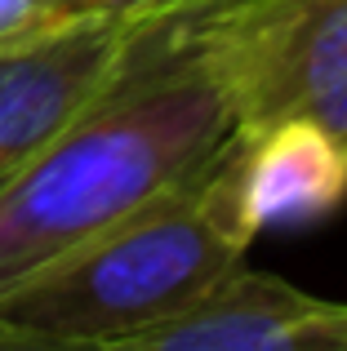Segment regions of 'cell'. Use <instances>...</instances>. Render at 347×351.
Instances as JSON below:
<instances>
[{
	"instance_id": "8992f818",
	"label": "cell",
	"mask_w": 347,
	"mask_h": 351,
	"mask_svg": "<svg viewBox=\"0 0 347 351\" xmlns=\"http://www.w3.org/2000/svg\"><path fill=\"white\" fill-rule=\"evenodd\" d=\"M236 169L254 232L325 223L347 209V129L312 116L236 129Z\"/></svg>"
},
{
	"instance_id": "7a4b0ae2",
	"label": "cell",
	"mask_w": 347,
	"mask_h": 351,
	"mask_svg": "<svg viewBox=\"0 0 347 351\" xmlns=\"http://www.w3.org/2000/svg\"><path fill=\"white\" fill-rule=\"evenodd\" d=\"M254 223L241 205L236 129L205 165L89 245L0 293V347H107L191 307L245 263Z\"/></svg>"
},
{
	"instance_id": "ba28073f",
	"label": "cell",
	"mask_w": 347,
	"mask_h": 351,
	"mask_svg": "<svg viewBox=\"0 0 347 351\" xmlns=\"http://www.w3.org/2000/svg\"><path fill=\"white\" fill-rule=\"evenodd\" d=\"M45 9H49V0H0V45L40 32Z\"/></svg>"
},
{
	"instance_id": "52a82bcc",
	"label": "cell",
	"mask_w": 347,
	"mask_h": 351,
	"mask_svg": "<svg viewBox=\"0 0 347 351\" xmlns=\"http://www.w3.org/2000/svg\"><path fill=\"white\" fill-rule=\"evenodd\" d=\"M200 5H218V0H49L45 27L71 23V18H165Z\"/></svg>"
},
{
	"instance_id": "5b68a950",
	"label": "cell",
	"mask_w": 347,
	"mask_h": 351,
	"mask_svg": "<svg viewBox=\"0 0 347 351\" xmlns=\"http://www.w3.org/2000/svg\"><path fill=\"white\" fill-rule=\"evenodd\" d=\"M125 351H347V298H321L241 263Z\"/></svg>"
},
{
	"instance_id": "6da1fadb",
	"label": "cell",
	"mask_w": 347,
	"mask_h": 351,
	"mask_svg": "<svg viewBox=\"0 0 347 351\" xmlns=\"http://www.w3.org/2000/svg\"><path fill=\"white\" fill-rule=\"evenodd\" d=\"M232 107L174 18H134L116 80L0 187V293L160 196L232 138Z\"/></svg>"
},
{
	"instance_id": "3957f363",
	"label": "cell",
	"mask_w": 347,
	"mask_h": 351,
	"mask_svg": "<svg viewBox=\"0 0 347 351\" xmlns=\"http://www.w3.org/2000/svg\"><path fill=\"white\" fill-rule=\"evenodd\" d=\"M165 18L214 71L236 129L285 116L347 129V0H218Z\"/></svg>"
},
{
	"instance_id": "277c9868",
	"label": "cell",
	"mask_w": 347,
	"mask_h": 351,
	"mask_svg": "<svg viewBox=\"0 0 347 351\" xmlns=\"http://www.w3.org/2000/svg\"><path fill=\"white\" fill-rule=\"evenodd\" d=\"M134 18H71L0 45V187L125 67Z\"/></svg>"
}]
</instances>
